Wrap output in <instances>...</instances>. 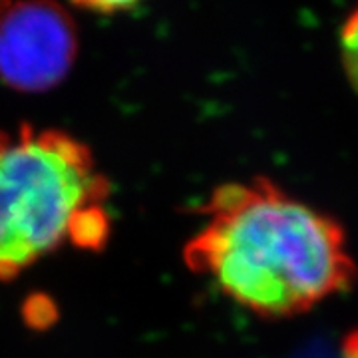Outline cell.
<instances>
[{
	"mask_svg": "<svg viewBox=\"0 0 358 358\" xmlns=\"http://www.w3.org/2000/svg\"><path fill=\"white\" fill-rule=\"evenodd\" d=\"M203 217L187 267L259 317L303 315L357 282L343 225L268 179L221 185Z\"/></svg>",
	"mask_w": 358,
	"mask_h": 358,
	"instance_id": "6da1fadb",
	"label": "cell"
},
{
	"mask_svg": "<svg viewBox=\"0 0 358 358\" xmlns=\"http://www.w3.org/2000/svg\"><path fill=\"white\" fill-rule=\"evenodd\" d=\"M108 197V179L76 138L30 126L0 131V281L62 247H103Z\"/></svg>",
	"mask_w": 358,
	"mask_h": 358,
	"instance_id": "7a4b0ae2",
	"label": "cell"
},
{
	"mask_svg": "<svg viewBox=\"0 0 358 358\" xmlns=\"http://www.w3.org/2000/svg\"><path fill=\"white\" fill-rule=\"evenodd\" d=\"M76 56L68 14L50 0H24L0 13V78L16 90L56 86Z\"/></svg>",
	"mask_w": 358,
	"mask_h": 358,
	"instance_id": "3957f363",
	"label": "cell"
},
{
	"mask_svg": "<svg viewBox=\"0 0 358 358\" xmlns=\"http://www.w3.org/2000/svg\"><path fill=\"white\" fill-rule=\"evenodd\" d=\"M341 58L346 78L358 94V4L341 30Z\"/></svg>",
	"mask_w": 358,
	"mask_h": 358,
	"instance_id": "277c9868",
	"label": "cell"
},
{
	"mask_svg": "<svg viewBox=\"0 0 358 358\" xmlns=\"http://www.w3.org/2000/svg\"><path fill=\"white\" fill-rule=\"evenodd\" d=\"M74 2H76L78 6L94 10V13L114 14L138 6L141 0H74Z\"/></svg>",
	"mask_w": 358,
	"mask_h": 358,
	"instance_id": "5b68a950",
	"label": "cell"
},
{
	"mask_svg": "<svg viewBox=\"0 0 358 358\" xmlns=\"http://www.w3.org/2000/svg\"><path fill=\"white\" fill-rule=\"evenodd\" d=\"M345 358H358V333L345 341Z\"/></svg>",
	"mask_w": 358,
	"mask_h": 358,
	"instance_id": "8992f818",
	"label": "cell"
},
{
	"mask_svg": "<svg viewBox=\"0 0 358 358\" xmlns=\"http://www.w3.org/2000/svg\"><path fill=\"white\" fill-rule=\"evenodd\" d=\"M6 6V0H0V13H2V8Z\"/></svg>",
	"mask_w": 358,
	"mask_h": 358,
	"instance_id": "52a82bcc",
	"label": "cell"
}]
</instances>
